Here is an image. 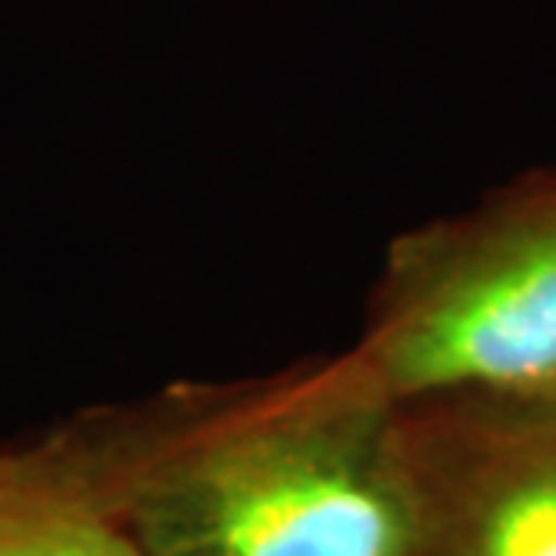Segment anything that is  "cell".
I'll use <instances>...</instances> for the list:
<instances>
[{
	"label": "cell",
	"instance_id": "6da1fadb",
	"mask_svg": "<svg viewBox=\"0 0 556 556\" xmlns=\"http://www.w3.org/2000/svg\"><path fill=\"white\" fill-rule=\"evenodd\" d=\"M70 430L149 556H416L402 405L354 348Z\"/></svg>",
	"mask_w": 556,
	"mask_h": 556
},
{
	"label": "cell",
	"instance_id": "7a4b0ae2",
	"mask_svg": "<svg viewBox=\"0 0 556 556\" xmlns=\"http://www.w3.org/2000/svg\"><path fill=\"white\" fill-rule=\"evenodd\" d=\"M354 351L397 405L556 394V166L397 239Z\"/></svg>",
	"mask_w": 556,
	"mask_h": 556
},
{
	"label": "cell",
	"instance_id": "3957f363",
	"mask_svg": "<svg viewBox=\"0 0 556 556\" xmlns=\"http://www.w3.org/2000/svg\"><path fill=\"white\" fill-rule=\"evenodd\" d=\"M416 556H556V394L402 405Z\"/></svg>",
	"mask_w": 556,
	"mask_h": 556
},
{
	"label": "cell",
	"instance_id": "277c9868",
	"mask_svg": "<svg viewBox=\"0 0 556 556\" xmlns=\"http://www.w3.org/2000/svg\"><path fill=\"white\" fill-rule=\"evenodd\" d=\"M0 556H149L73 430L0 444Z\"/></svg>",
	"mask_w": 556,
	"mask_h": 556
}]
</instances>
